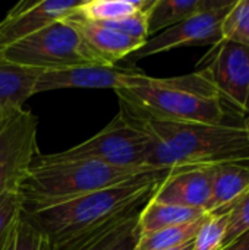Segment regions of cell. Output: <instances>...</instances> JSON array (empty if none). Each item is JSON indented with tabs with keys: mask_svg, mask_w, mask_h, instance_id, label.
Returning <instances> with one entry per match:
<instances>
[{
	"mask_svg": "<svg viewBox=\"0 0 249 250\" xmlns=\"http://www.w3.org/2000/svg\"><path fill=\"white\" fill-rule=\"evenodd\" d=\"M123 116L142 132L145 138V166L153 170L170 171L189 167H213L225 163H249V144L242 126Z\"/></svg>",
	"mask_w": 249,
	"mask_h": 250,
	"instance_id": "6da1fadb",
	"label": "cell"
},
{
	"mask_svg": "<svg viewBox=\"0 0 249 250\" xmlns=\"http://www.w3.org/2000/svg\"><path fill=\"white\" fill-rule=\"evenodd\" d=\"M120 113L132 117L225 125L223 100L207 67L173 78L142 73L126 88L114 91Z\"/></svg>",
	"mask_w": 249,
	"mask_h": 250,
	"instance_id": "7a4b0ae2",
	"label": "cell"
},
{
	"mask_svg": "<svg viewBox=\"0 0 249 250\" xmlns=\"http://www.w3.org/2000/svg\"><path fill=\"white\" fill-rule=\"evenodd\" d=\"M167 173L153 168L119 167L97 161L31 163L19 190L23 199V211H37L116 186L163 180Z\"/></svg>",
	"mask_w": 249,
	"mask_h": 250,
	"instance_id": "3957f363",
	"label": "cell"
},
{
	"mask_svg": "<svg viewBox=\"0 0 249 250\" xmlns=\"http://www.w3.org/2000/svg\"><path fill=\"white\" fill-rule=\"evenodd\" d=\"M160 182L147 180L116 186L37 211H23V215L53 245H57L141 209Z\"/></svg>",
	"mask_w": 249,
	"mask_h": 250,
	"instance_id": "277c9868",
	"label": "cell"
},
{
	"mask_svg": "<svg viewBox=\"0 0 249 250\" xmlns=\"http://www.w3.org/2000/svg\"><path fill=\"white\" fill-rule=\"evenodd\" d=\"M0 59L40 73L85 64L101 66L65 19L15 42L0 53Z\"/></svg>",
	"mask_w": 249,
	"mask_h": 250,
	"instance_id": "5b68a950",
	"label": "cell"
},
{
	"mask_svg": "<svg viewBox=\"0 0 249 250\" xmlns=\"http://www.w3.org/2000/svg\"><path fill=\"white\" fill-rule=\"evenodd\" d=\"M97 161L119 167L150 168L145 166V138L120 111L92 138L54 154H37L32 164Z\"/></svg>",
	"mask_w": 249,
	"mask_h": 250,
	"instance_id": "8992f818",
	"label": "cell"
},
{
	"mask_svg": "<svg viewBox=\"0 0 249 250\" xmlns=\"http://www.w3.org/2000/svg\"><path fill=\"white\" fill-rule=\"evenodd\" d=\"M38 119L29 110H21L0 123V195L21 188L32 160L38 152Z\"/></svg>",
	"mask_w": 249,
	"mask_h": 250,
	"instance_id": "52a82bcc",
	"label": "cell"
},
{
	"mask_svg": "<svg viewBox=\"0 0 249 250\" xmlns=\"http://www.w3.org/2000/svg\"><path fill=\"white\" fill-rule=\"evenodd\" d=\"M232 4L198 13L175 26H170L150 37L144 42V45L129 57L136 62L186 45H217L222 41V25L225 16Z\"/></svg>",
	"mask_w": 249,
	"mask_h": 250,
	"instance_id": "ba28073f",
	"label": "cell"
},
{
	"mask_svg": "<svg viewBox=\"0 0 249 250\" xmlns=\"http://www.w3.org/2000/svg\"><path fill=\"white\" fill-rule=\"evenodd\" d=\"M222 100L249 113V47L220 41L204 57Z\"/></svg>",
	"mask_w": 249,
	"mask_h": 250,
	"instance_id": "9c48e42d",
	"label": "cell"
},
{
	"mask_svg": "<svg viewBox=\"0 0 249 250\" xmlns=\"http://www.w3.org/2000/svg\"><path fill=\"white\" fill-rule=\"evenodd\" d=\"M82 0H22L0 21V53L37 31L73 15Z\"/></svg>",
	"mask_w": 249,
	"mask_h": 250,
	"instance_id": "30bf717a",
	"label": "cell"
},
{
	"mask_svg": "<svg viewBox=\"0 0 249 250\" xmlns=\"http://www.w3.org/2000/svg\"><path fill=\"white\" fill-rule=\"evenodd\" d=\"M144 72L117 66L85 64L62 70L41 72L34 85V95L45 91L85 88V89H122L129 86Z\"/></svg>",
	"mask_w": 249,
	"mask_h": 250,
	"instance_id": "8fae6325",
	"label": "cell"
},
{
	"mask_svg": "<svg viewBox=\"0 0 249 250\" xmlns=\"http://www.w3.org/2000/svg\"><path fill=\"white\" fill-rule=\"evenodd\" d=\"M211 198V167L170 170L156 186L151 199L160 204L204 209Z\"/></svg>",
	"mask_w": 249,
	"mask_h": 250,
	"instance_id": "7c38bea8",
	"label": "cell"
},
{
	"mask_svg": "<svg viewBox=\"0 0 249 250\" xmlns=\"http://www.w3.org/2000/svg\"><path fill=\"white\" fill-rule=\"evenodd\" d=\"M65 21L79 34L87 48L101 66H114L120 59L134 54L145 42L95 22L85 21L75 13L68 16Z\"/></svg>",
	"mask_w": 249,
	"mask_h": 250,
	"instance_id": "4fadbf2b",
	"label": "cell"
},
{
	"mask_svg": "<svg viewBox=\"0 0 249 250\" xmlns=\"http://www.w3.org/2000/svg\"><path fill=\"white\" fill-rule=\"evenodd\" d=\"M141 209L114 218L70 240L53 245V250H132L139 236L138 217Z\"/></svg>",
	"mask_w": 249,
	"mask_h": 250,
	"instance_id": "5bb4252c",
	"label": "cell"
},
{
	"mask_svg": "<svg viewBox=\"0 0 249 250\" xmlns=\"http://www.w3.org/2000/svg\"><path fill=\"white\" fill-rule=\"evenodd\" d=\"M249 189V166L225 163L211 167V198L208 214L227 212Z\"/></svg>",
	"mask_w": 249,
	"mask_h": 250,
	"instance_id": "9a60e30c",
	"label": "cell"
},
{
	"mask_svg": "<svg viewBox=\"0 0 249 250\" xmlns=\"http://www.w3.org/2000/svg\"><path fill=\"white\" fill-rule=\"evenodd\" d=\"M235 0H156L148 15V38L198 13L220 9Z\"/></svg>",
	"mask_w": 249,
	"mask_h": 250,
	"instance_id": "2e32d148",
	"label": "cell"
},
{
	"mask_svg": "<svg viewBox=\"0 0 249 250\" xmlns=\"http://www.w3.org/2000/svg\"><path fill=\"white\" fill-rule=\"evenodd\" d=\"M40 72L10 64L0 59V119L23 110L25 101L34 95Z\"/></svg>",
	"mask_w": 249,
	"mask_h": 250,
	"instance_id": "e0dca14e",
	"label": "cell"
},
{
	"mask_svg": "<svg viewBox=\"0 0 249 250\" xmlns=\"http://www.w3.org/2000/svg\"><path fill=\"white\" fill-rule=\"evenodd\" d=\"M208 212L204 209L185 208L178 205L160 204L153 201L151 198L139 211L138 217V233L148 234L163 229L178 227L183 224H189L204 218Z\"/></svg>",
	"mask_w": 249,
	"mask_h": 250,
	"instance_id": "ac0fdd59",
	"label": "cell"
},
{
	"mask_svg": "<svg viewBox=\"0 0 249 250\" xmlns=\"http://www.w3.org/2000/svg\"><path fill=\"white\" fill-rule=\"evenodd\" d=\"M153 3L154 0H82L75 15L90 22H112L148 9Z\"/></svg>",
	"mask_w": 249,
	"mask_h": 250,
	"instance_id": "d6986e66",
	"label": "cell"
},
{
	"mask_svg": "<svg viewBox=\"0 0 249 250\" xmlns=\"http://www.w3.org/2000/svg\"><path fill=\"white\" fill-rule=\"evenodd\" d=\"M204 218L189 224L163 229L148 234H139L132 250H166L189 243L195 239Z\"/></svg>",
	"mask_w": 249,
	"mask_h": 250,
	"instance_id": "ffe728a7",
	"label": "cell"
},
{
	"mask_svg": "<svg viewBox=\"0 0 249 250\" xmlns=\"http://www.w3.org/2000/svg\"><path fill=\"white\" fill-rule=\"evenodd\" d=\"M222 41L249 47V0H235L222 25Z\"/></svg>",
	"mask_w": 249,
	"mask_h": 250,
	"instance_id": "44dd1931",
	"label": "cell"
},
{
	"mask_svg": "<svg viewBox=\"0 0 249 250\" xmlns=\"http://www.w3.org/2000/svg\"><path fill=\"white\" fill-rule=\"evenodd\" d=\"M229 224V211L207 214L195 239L194 250H222Z\"/></svg>",
	"mask_w": 249,
	"mask_h": 250,
	"instance_id": "7402d4cb",
	"label": "cell"
},
{
	"mask_svg": "<svg viewBox=\"0 0 249 250\" xmlns=\"http://www.w3.org/2000/svg\"><path fill=\"white\" fill-rule=\"evenodd\" d=\"M23 217V199L19 188L7 189L0 195V250H4L6 243Z\"/></svg>",
	"mask_w": 249,
	"mask_h": 250,
	"instance_id": "603a6c76",
	"label": "cell"
},
{
	"mask_svg": "<svg viewBox=\"0 0 249 250\" xmlns=\"http://www.w3.org/2000/svg\"><path fill=\"white\" fill-rule=\"evenodd\" d=\"M4 250H53V243L23 215L13 229Z\"/></svg>",
	"mask_w": 249,
	"mask_h": 250,
	"instance_id": "cb8c5ba5",
	"label": "cell"
},
{
	"mask_svg": "<svg viewBox=\"0 0 249 250\" xmlns=\"http://www.w3.org/2000/svg\"><path fill=\"white\" fill-rule=\"evenodd\" d=\"M150 9L151 7L144 9V10H141V12H138L135 15L122 18V19H117V21H112V22H101L98 25H103V26L110 28L113 31H117V32H120L123 35H128L131 38L147 41L148 40V15H150Z\"/></svg>",
	"mask_w": 249,
	"mask_h": 250,
	"instance_id": "d4e9b609",
	"label": "cell"
},
{
	"mask_svg": "<svg viewBox=\"0 0 249 250\" xmlns=\"http://www.w3.org/2000/svg\"><path fill=\"white\" fill-rule=\"evenodd\" d=\"M249 230V189L229 209V224L225 239V246L241 237Z\"/></svg>",
	"mask_w": 249,
	"mask_h": 250,
	"instance_id": "484cf974",
	"label": "cell"
},
{
	"mask_svg": "<svg viewBox=\"0 0 249 250\" xmlns=\"http://www.w3.org/2000/svg\"><path fill=\"white\" fill-rule=\"evenodd\" d=\"M222 250H249V230Z\"/></svg>",
	"mask_w": 249,
	"mask_h": 250,
	"instance_id": "4316f807",
	"label": "cell"
},
{
	"mask_svg": "<svg viewBox=\"0 0 249 250\" xmlns=\"http://www.w3.org/2000/svg\"><path fill=\"white\" fill-rule=\"evenodd\" d=\"M166 250H194V240L189 242V243H185V245H182V246H178V248H172V249Z\"/></svg>",
	"mask_w": 249,
	"mask_h": 250,
	"instance_id": "83f0119b",
	"label": "cell"
},
{
	"mask_svg": "<svg viewBox=\"0 0 249 250\" xmlns=\"http://www.w3.org/2000/svg\"><path fill=\"white\" fill-rule=\"evenodd\" d=\"M244 130H245V135H247V139H248V144H249V113H248V117H247V120H245V123H244Z\"/></svg>",
	"mask_w": 249,
	"mask_h": 250,
	"instance_id": "f1b7e54d",
	"label": "cell"
},
{
	"mask_svg": "<svg viewBox=\"0 0 249 250\" xmlns=\"http://www.w3.org/2000/svg\"><path fill=\"white\" fill-rule=\"evenodd\" d=\"M4 119H6V117H4ZM4 119H0V123H1V122H3V120H4Z\"/></svg>",
	"mask_w": 249,
	"mask_h": 250,
	"instance_id": "f546056e",
	"label": "cell"
}]
</instances>
